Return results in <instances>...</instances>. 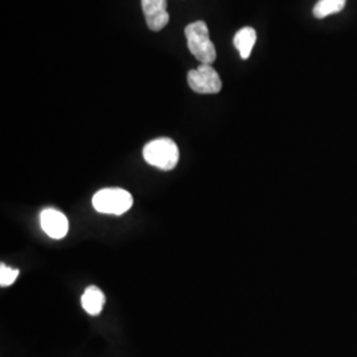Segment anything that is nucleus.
<instances>
[{
	"label": "nucleus",
	"instance_id": "obj_5",
	"mask_svg": "<svg viewBox=\"0 0 357 357\" xmlns=\"http://www.w3.org/2000/svg\"><path fill=\"white\" fill-rule=\"evenodd\" d=\"M142 10L146 16L147 26L153 32L162 31L169 22L167 0H142Z\"/></svg>",
	"mask_w": 357,
	"mask_h": 357
},
{
	"label": "nucleus",
	"instance_id": "obj_7",
	"mask_svg": "<svg viewBox=\"0 0 357 357\" xmlns=\"http://www.w3.org/2000/svg\"><path fill=\"white\" fill-rule=\"evenodd\" d=\"M105 302H106V296L102 290H100L97 286H89L81 298L82 308L93 317L101 314Z\"/></svg>",
	"mask_w": 357,
	"mask_h": 357
},
{
	"label": "nucleus",
	"instance_id": "obj_4",
	"mask_svg": "<svg viewBox=\"0 0 357 357\" xmlns=\"http://www.w3.org/2000/svg\"><path fill=\"white\" fill-rule=\"evenodd\" d=\"M188 85L199 94H216L222 89V82L211 65L202 64L188 72Z\"/></svg>",
	"mask_w": 357,
	"mask_h": 357
},
{
	"label": "nucleus",
	"instance_id": "obj_1",
	"mask_svg": "<svg viewBox=\"0 0 357 357\" xmlns=\"http://www.w3.org/2000/svg\"><path fill=\"white\" fill-rule=\"evenodd\" d=\"M187 45L192 54L204 65H211L216 60V48L209 38V29L204 22H195L184 29Z\"/></svg>",
	"mask_w": 357,
	"mask_h": 357
},
{
	"label": "nucleus",
	"instance_id": "obj_2",
	"mask_svg": "<svg viewBox=\"0 0 357 357\" xmlns=\"http://www.w3.org/2000/svg\"><path fill=\"white\" fill-rule=\"evenodd\" d=\"M178 144L169 138H158L143 147V158L150 166L163 171H171L178 166Z\"/></svg>",
	"mask_w": 357,
	"mask_h": 357
},
{
	"label": "nucleus",
	"instance_id": "obj_10",
	"mask_svg": "<svg viewBox=\"0 0 357 357\" xmlns=\"http://www.w3.org/2000/svg\"><path fill=\"white\" fill-rule=\"evenodd\" d=\"M19 270L17 268H11L6 266L4 264L0 265V286L7 287L13 284V282L17 280Z\"/></svg>",
	"mask_w": 357,
	"mask_h": 357
},
{
	"label": "nucleus",
	"instance_id": "obj_9",
	"mask_svg": "<svg viewBox=\"0 0 357 357\" xmlns=\"http://www.w3.org/2000/svg\"><path fill=\"white\" fill-rule=\"evenodd\" d=\"M347 0H319L315 6L312 13L317 19H324L333 13H342L344 10Z\"/></svg>",
	"mask_w": 357,
	"mask_h": 357
},
{
	"label": "nucleus",
	"instance_id": "obj_6",
	"mask_svg": "<svg viewBox=\"0 0 357 357\" xmlns=\"http://www.w3.org/2000/svg\"><path fill=\"white\" fill-rule=\"evenodd\" d=\"M40 222H41L43 230L54 240L64 238L69 230V222L64 213L53 208L44 209L41 212Z\"/></svg>",
	"mask_w": 357,
	"mask_h": 357
},
{
	"label": "nucleus",
	"instance_id": "obj_3",
	"mask_svg": "<svg viewBox=\"0 0 357 357\" xmlns=\"http://www.w3.org/2000/svg\"><path fill=\"white\" fill-rule=\"evenodd\" d=\"M132 196L122 188H105L93 196V206L105 215H123L132 206Z\"/></svg>",
	"mask_w": 357,
	"mask_h": 357
},
{
	"label": "nucleus",
	"instance_id": "obj_8",
	"mask_svg": "<svg viewBox=\"0 0 357 357\" xmlns=\"http://www.w3.org/2000/svg\"><path fill=\"white\" fill-rule=\"evenodd\" d=\"M257 41V33L252 26H245L241 28L236 35H234V47L237 51L240 52V56L243 60H248L252 54L253 47Z\"/></svg>",
	"mask_w": 357,
	"mask_h": 357
}]
</instances>
